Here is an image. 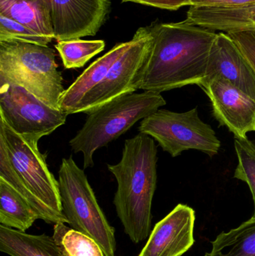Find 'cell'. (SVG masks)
<instances>
[{"label":"cell","mask_w":255,"mask_h":256,"mask_svg":"<svg viewBox=\"0 0 255 256\" xmlns=\"http://www.w3.org/2000/svg\"><path fill=\"white\" fill-rule=\"evenodd\" d=\"M216 79L228 81L255 100V72L227 33L217 34L210 52L206 75L202 82Z\"/></svg>","instance_id":"cell-13"},{"label":"cell","mask_w":255,"mask_h":256,"mask_svg":"<svg viewBox=\"0 0 255 256\" xmlns=\"http://www.w3.org/2000/svg\"><path fill=\"white\" fill-rule=\"evenodd\" d=\"M186 20L213 31L255 32V4L235 8L190 6Z\"/></svg>","instance_id":"cell-14"},{"label":"cell","mask_w":255,"mask_h":256,"mask_svg":"<svg viewBox=\"0 0 255 256\" xmlns=\"http://www.w3.org/2000/svg\"><path fill=\"white\" fill-rule=\"evenodd\" d=\"M52 237L63 256H105L94 239L62 222L54 225Z\"/></svg>","instance_id":"cell-20"},{"label":"cell","mask_w":255,"mask_h":256,"mask_svg":"<svg viewBox=\"0 0 255 256\" xmlns=\"http://www.w3.org/2000/svg\"><path fill=\"white\" fill-rule=\"evenodd\" d=\"M132 40L118 44L103 56L88 66L63 93L60 109L67 115L76 114V108L91 90L97 86L109 72L115 62L130 46Z\"/></svg>","instance_id":"cell-15"},{"label":"cell","mask_w":255,"mask_h":256,"mask_svg":"<svg viewBox=\"0 0 255 256\" xmlns=\"http://www.w3.org/2000/svg\"><path fill=\"white\" fill-rule=\"evenodd\" d=\"M227 34L233 39L255 73V32H232Z\"/></svg>","instance_id":"cell-24"},{"label":"cell","mask_w":255,"mask_h":256,"mask_svg":"<svg viewBox=\"0 0 255 256\" xmlns=\"http://www.w3.org/2000/svg\"><path fill=\"white\" fill-rule=\"evenodd\" d=\"M196 213L179 204L156 224L139 256H181L195 243Z\"/></svg>","instance_id":"cell-12"},{"label":"cell","mask_w":255,"mask_h":256,"mask_svg":"<svg viewBox=\"0 0 255 256\" xmlns=\"http://www.w3.org/2000/svg\"><path fill=\"white\" fill-rule=\"evenodd\" d=\"M0 251L10 256H63L53 237L0 226Z\"/></svg>","instance_id":"cell-17"},{"label":"cell","mask_w":255,"mask_h":256,"mask_svg":"<svg viewBox=\"0 0 255 256\" xmlns=\"http://www.w3.org/2000/svg\"><path fill=\"white\" fill-rule=\"evenodd\" d=\"M103 40H85L81 39L61 40L55 44L66 69L80 68L93 57L104 50Z\"/></svg>","instance_id":"cell-21"},{"label":"cell","mask_w":255,"mask_h":256,"mask_svg":"<svg viewBox=\"0 0 255 256\" xmlns=\"http://www.w3.org/2000/svg\"><path fill=\"white\" fill-rule=\"evenodd\" d=\"M38 215L28 202L2 178H0V224L1 226L25 232Z\"/></svg>","instance_id":"cell-18"},{"label":"cell","mask_w":255,"mask_h":256,"mask_svg":"<svg viewBox=\"0 0 255 256\" xmlns=\"http://www.w3.org/2000/svg\"><path fill=\"white\" fill-rule=\"evenodd\" d=\"M18 40L48 46L52 39L43 37L22 24L0 14V42Z\"/></svg>","instance_id":"cell-23"},{"label":"cell","mask_w":255,"mask_h":256,"mask_svg":"<svg viewBox=\"0 0 255 256\" xmlns=\"http://www.w3.org/2000/svg\"><path fill=\"white\" fill-rule=\"evenodd\" d=\"M157 146L139 132L124 142L122 156L108 165L118 184L113 203L124 232L135 244L145 240L151 226V206L157 188Z\"/></svg>","instance_id":"cell-2"},{"label":"cell","mask_w":255,"mask_h":256,"mask_svg":"<svg viewBox=\"0 0 255 256\" xmlns=\"http://www.w3.org/2000/svg\"><path fill=\"white\" fill-rule=\"evenodd\" d=\"M68 115L43 103L23 87L0 86V118L18 135L38 142L64 126Z\"/></svg>","instance_id":"cell-9"},{"label":"cell","mask_w":255,"mask_h":256,"mask_svg":"<svg viewBox=\"0 0 255 256\" xmlns=\"http://www.w3.org/2000/svg\"><path fill=\"white\" fill-rule=\"evenodd\" d=\"M131 40L130 46L112 64L104 79L84 98L76 114L88 115L109 102L139 90L143 68L154 42L151 26L139 28Z\"/></svg>","instance_id":"cell-8"},{"label":"cell","mask_w":255,"mask_h":256,"mask_svg":"<svg viewBox=\"0 0 255 256\" xmlns=\"http://www.w3.org/2000/svg\"><path fill=\"white\" fill-rule=\"evenodd\" d=\"M38 142L15 132L0 118V178L28 202L47 224H67L63 214L58 180L49 171Z\"/></svg>","instance_id":"cell-3"},{"label":"cell","mask_w":255,"mask_h":256,"mask_svg":"<svg viewBox=\"0 0 255 256\" xmlns=\"http://www.w3.org/2000/svg\"><path fill=\"white\" fill-rule=\"evenodd\" d=\"M55 52L43 45L18 40L0 42V86L23 87L48 106L60 109L65 91Z\"/></svg>","instance_id":"cell-5"},{"label":"cell","mask_w":255,"mask_h":256,"mask_svg":"<svg viewBox=\"0 0 255 256\" xmlns=\"http://www.w3.org/2000/svg\"><path fill=\"white\" fill-rule=\"evenodd\" d=\"M55 39L94 36L106 22L111 0H47Z\"/></svg>","instance_id":"cell-10"},{"label":"cell","mask_w":255,"mask_h":256,"mask_svg":"<svg viewBox=\"0 0 255 256\" xmlns=\"http://www.w3.org/2000/svg\"><path fill=\"white\" fill-rule=\"evenodd\" d=\"M205 256H255V219L219 234Z\"/></svg>","instance_id":"cell-19"},{"label":"cell","mask_w":255,"mask_h":256,"mask_svg":"<svg viewBox=\"0 0 255 256\" xmlns=\"http://www.w3.org/2000/svg\"><path fill=\"white\" fill-rule=\"evenodd\" d=\"M154 42L139 90L161 93L205 79L217 33L188 21L151 26Z\"/></svg>","instance_id":"cell-1"},{"label":"cell","mask_w":255,"mask_h":256,"mask_svg":"<svg viewBox=\"0 0 255 256\" xmlns=\"http://www.w3.org/2000/svg\"><path fill=\"white\" fill-rule=\"evenodd\" d=\"M161 93L144 91L118 98L88 114L86 121L70 140L73 153L83 155V168L94 166L96 150L121 136L139 120L165 106Z\"/></svg>","instance_id":"cell-4"},{"label":"cell","mask_w":255,"mask_h":256,"mask_svg":"<svg viewBox=\"0 0 255 256\" xmlns=\"http://www.w3.org/2000/svg\"><path fill=\"white\" fill-rule=\"evenodd\" d=\"M235 148L238 164L234 177L249 185L255 206L252 218L255 219V141L249 140L247 136H235Z\"/></svg>","instance_id":"cell-22"},{"label":"cell","mask_w":255,"mask_h":256,"mask_svg":"<svg viewBox=\"0 0 255 256\" xmlns=\"http://www.w3.org/2000/svg\"><path fill=\"white\" fill-rule=\"evenodd\" d=\"M135 2L158 8L176 10L189 6V0H122V2Z\"/></svg>","instance_id":"cell-26"},{"label":"cell","mask_w":255,"mask_h":256,"mask_svg":"<svg viewBox=\"0 0 255 256\" xmlns=\"http://www.w3.org/2000/svg\"><path fill=\"white\" fill-rule=\"evenodd\" d=\"M63 214L72 228L94 239L105 256H115V230L109 225L83 170L73 156L63 158L58 170Z\"/></svg>","instance_id":"cell-6"},{"label":"cell","mask_w":255,"mask_h":256,"mask_svg":"<svg viewBox=\"0 0 255 256\" xmlns=\"http://www.w3.org/2000/svg\"><path fill=\"white\" fill-rule=\"evenodd\" d=\"M212 105L220 126H226L235 136L246 137L255 131V100L248 94L222 79L199 84Z\"/></svg>","instance_id":"cell-11"},{"label":"cell","mask_w":255,"mask_h":256,"mask_svg":"<svg viewBox=\"0 0 255 256\" xmlns=\"http://www.w3.org/2000/svg\"><path fill=\"white\" fill-rule=\"evenodd\" d=\"M255 4V0H189V6L235 8Z\"/></svg>","instance_id":"cell-25"},{"label":"cell","mask_w":255,"mask_h":256,"mask_svg":"<svg viewBox=\"0 0 255 256\" xmlns=\"http://www.w3.org/2000/svg\"><path fill=\"white\" fill-rule=\"evenodd\" d=\"M139 131L152 137L172 158L190 149L212 158L221 146L214 129L199 118L197 108L185 112L159 109L142 120Z\"/></svg>","instance_id":"cell-7"},{"label":"cell","mask_w":255,"mask_h":256,"mask_svg":"<svg viewBox=\"0 0 255 256\" xmlns=\"http://www.w3.org/2000/svg\"><path fill=\"white\" fill-rule=\"evenodd\" d=\"M0 14L14 20L40 36L55 38L47 0H0Z\"/></svg>","instance_id":"cell-16"}]
</instances>
